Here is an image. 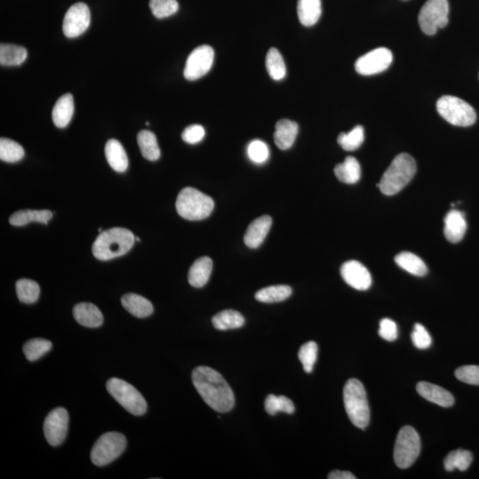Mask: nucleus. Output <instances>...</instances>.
<instances>
[{
  "instance_id": "obj_4",
  "label": "nucleus",
  "mask_w": 479,
  "mask_h": 479,
  "mask_svg": "<svg viewBox=\"0 0 479 479\" xmlns=\"http://www.w3.org/2000/svg\"><path fill=\"white\" fill-rule=\"evenodd\" d=\"M343 403L347 415L357 428L365 429L370 420L368 398L364 385L359 380H348L343 388Z\"/></svg>"
},
{
  "instance_id": "obj_39",
  "label": "nucleus",
  "mask_w": 479,
  "mask_h": 479,
  "mask_svg": "<svg viewBox=\"0 0 479 479\" xmlns=\"http://www.w3.org/2000/svg\"><path fill=\"white\" fill-rule=\"evenodd\" d=\"M364 138V128L362 125H357L348 134H340L338 142L343 150L355 151L362 146Z\"/></svg>"
},
{
  "instance_id": "obj_22",
  "label": "nucleus",
  "mask_w": 479,
  "mask_h": 479,
  "mask_svg": "<svg viewBox=\"0 0 479 479\" xmlns=\"http://www.w3.org/2000/svg\"><path fill=\"white\" fill-rule=\"evenodd\" d=\"M74 115V99L71 94H66L59 98L52 108V118L55 127H68Z\"/></svg>"
},
{
  "instance_id": "obj_43",
  "label": "nucleus",
  "mask_w": 479,
  "mask_h": 479,
  "mask_svg": "<svg viewBox=\"0 0 479 479\" xmlns=\"http://www.w3.org/2000/svg\"><path fill=\"white\" fill-rule=\"evenodd\" d=\"M411 338L413 343L418 349H428L432 343V339L427 329L419 323H416L415 325L414 330L411 334Z\"/></svg>"
},
{
  "instance_id": "obj_21",
  "label": "nucleus",
  "mask_w": 479,
  "mask_h": 479,
  "mask_svg": "<svg viewBox=\"0 0 479 479\" xmlns=\"http://www.w3.org/2000/svg\"><path fill=\"white\" fill-rule=\"evenodd\" d=\"M121 302L124 308L137 318H147L154 312L153 305L150 300L138 294H125L122 296Z\"/></svg>"
},
{
  "instance_id": "obj_6",
  "label": "nucleus",
  "mask_w": 479,
  "mask_h": 479,
  "mask_svg": "<svg viewBox=\"0 0 479 479\" xmlns=\"http://www.w3.org/2000/svg\"><path fill=\"white\" fill-rule=\"evenodd\" d=\"M106 386L112 397L131 415L140 416L147 412L146 399L130 383L113 378L108 380Z\"/></svg>"
},
{
  "instance_id": "obj_24",
  "label": "nucleus",
  "mask_w": 479,
  "mask_h": 479,
  "mask_svg": "<svg viewBox=\"0 0 479 479\" xmlns=\"http://www.w3.org/2000/svg\"><path fill=\"white\" fill-rule=\"evenodd\" d=\"M105 155L112 169L117 173H124L127 170L129 161L127 153L120 142L110 140L105 147Z\"/></svg>"
},
{
  "instance_id": "obj_29",
  "label": "nucleus",
  "mask_w": 479,
  "mask_h": 479,
  "mask_svg": "<svg viewBox=\"0 0 479 479\" xmlns=\"http://www.w3.org/2000/svg\"><path fill=\"white\" fill-rule=\"evenodd\" d=\"M138 145L142 155L147 160L157 161L159 159L161 151L158 146L157 137L150 131H141L137 137Z\"/></svg>"
},
{
  "instance_id": "obj_45",
  "label": "nucleus",
  "mask_w": 479,
  "mask_h": 479,
  "mask_svg": "<svg viewBox=\"0 0 479 479\" xmlns=\"http://www.w3.org/2000/svg\"><path fill=\"white\" fill-rule=\"evenodd\" d=\"M206 136V130L200 124H192L185 129L183 135V140L188 144L194 145L199 143Z\"/></svg>"
},
{
  "instance_id": "obj_33",
  "label": "nucleus",
  "mask_w": 479,
  "mask_h": 479,
  "mask_svg": "<svg viewBox=\"0 0 479 479\" xmlns=\"http://www.w3.org/2000/svg\"><path fill=\"white\" fill-rule=\"evenodd\" d=\"M266 65V71L273 80L280 81L285 78L287 73L286 64L282 55L276 48H271L267 52Z\"/></svg>"
},
{
  "instance_id": "obj_11",
  "label": "nucleus",
  "mask_w": 479,
  "mask_h": 479,
  "mask_svg": "<svg viewBox=\"0 0 479 479\" xmlns=\"http://www.w3.org/2000/svg\"><path fill=\"white\" fill-rule=\"evenodd\" d=\"M214 56V50L211 46H198L187 57L184 69L185 78L194 81L206 76L213 67Z\"/></svg>"
},
{
  "instance_id": "obj_40",
  "label": "nucleus",
  "mask_w": 479,
  "mask_h": 479,
  "mask_svg": "<svg viewBox=\"0 0 479 479\" xmlns=\"http://www.w3.org/2000/svg\"><path fill=\"white\" fill-rule=\"evenodd\" d=\"M150 8L155 17L164 19L176 14L180 6L177 0H150Z\"/></svg>"
},
{
  "instance_id": "obj_32",
  "label": "nucleus",
  "mask_w": 479,
  "mask_h": 479,
  "mask_svg": "<svg viewBox=\"0 0 479 479\" xmlns=\"http://www.w3.org/2000/svg\"><path fill=\"white\" fill-rule=\"evenodd\" d=\"M292 287L287 285H276L264 287L256 293L257 301L261 303H278L292 296Z\"/></svg>"
},
{
  "instance_id": "obj_2",
  "label": "nucleus",
  "mask_w": 479,
  "mask_h": 479,
  "mask_svg": "<svg viewBox=\"0 0 479 479\" xmlns=\"http://www.w3.org/2000/svg\"><path fill=\"white\" fill-rule=\"evenodd\" d=\"M134 241L130 230L114 227L99 234L92 245V253L99 260L113 259L127 254L133 248Z\"/></svg>"
},
{
  "instance_id": "obj_36",
  "label": "nucleus",
  "mask_w": 479,
  "mask_h": 479,
  "mask_svg": "<svg viewBox=\"0 0 479 479\" xmlns=\"http://www.w3.org/2000/svg\"><path fill=\"white\" fill-rule=\"evenodd\" d=\"M52 343L49 340L34 338L23 345V352L29 362H36L51 351Z\"/></svg>"
},
{
  "instance_id": "obj_27",
  "label": "nucleus",
  "mask_w": 479,
  "mask_h": 479,
  "mask_svg": "<svg viewBox=\"0 0 479 479\" xmlns=\"http://www.w3.org/2000/svg\"><path fill=\"white\" fill-rule=\"evenodd\" d=\"M334 171L336 178L346 184H355L362 176L361 164L353 157H346L343 163L336 165Z\"/></svg>"
},
{
  "instance_id": "obj_14",
  "label": "nucleus",
  "mask_w": 479,
  "mask_h": 479,
  "mask_svg": "<svg viewBox=\"0 0 479 479\" xmlns=\"http://www.w3.org/2000/svg\"><path fill=\"white\" fill-rule=\"evenodd\" d=\"M69 429V414L64 408L49 413L44 422V434L52 447H58L65 441Z\"/></svg>"
},
{
  "instance_id": "obj_31",
  "label": "nucleus",
  "mask_w": 479,
  "mask_h": 479,
  "mask_svg": "<svg viewBox=\"0 0 479 479\" xmlns=\"http://www.w3.org/2000/svg\"><path fill=\"white\" fill-rule=\"evenodd\" d=\"M27 50L22 46L2 44L0 45V64L2 66H20L27 59Z\"/></svg>"
},
{
  "instance_id": "obj_12",
  "label": "nucleus",
  "mask_w": 479,
  "mask_h": 479,
  "mask_svg": "<svg viewBox=\"0 0 479 479\" xmlns=\"http://www.w3.org/2000/svg\"><path fill=\"white\" fill-rule=\"evenodd\" d=\"M91 13L87 4L79 2L71 6L64 16L62 29L66 37L75 38L81 36L90 26Z\"/></svg>"
},
{
  "instance_id": "obj_10",
  "label": "nucleus",
  "mask_w": 479,
  "mask_h": 479,
  "mask_svg": "<svg viewBox=\"0 0 479 479\" xmlns=\"http://www.w3.org/2000/svg\"><path fill=\"white\" fill-rule=\"evenodd\" d=\"M448 0H428L419 13L418 22L422 31L429 36L436 34L438 29L448 24Z\"/></svg>"
},
{
  "instance_id": "obj_3",
  "label": "nucleus",
  "mask_w": 479,
  "mask_h": 479,
  "mask_svg": "<svg viewBox=\"0 0 479 479\" xmlns=\"http://www.w3.org/2000/svg\"><path fill=\"white\" fill-rule=\"evenodd\" d=\"M416 163L410 155L399 154L383 173L378 187L385 196L398 194L414 178Z\"/></svg>"
},
{
  "instance_id": "obj_16",
  "label": "nucleus",
  "mask_w": 479,
  "mask_h": 479,
  "mask_svg": "<svg viewBox=\"0 0 479 479\" xmlns=\"http://www.w3.org/2000/svg\"><path fill=\"white\" fill-rule=\"evenodd\" d=\"M273 220L270 216H262L251 222L244 236V243L250 249H257L265 241L269 233Z\"/></svg>"
},
{
  "instance_id": "obj_37",
  "label": "nucleus",
  "mask_w": 479,
  "mask_h": 479,
  "mask_svg": "<svg viewBox=\"0 0 479 479\" xmlns=\"http://www.w3.org/2000/svg\"><path fill=\"white\" fill-rule=\"evenodd\" d=\"M265 408L267 414L276 415L277 413L283 412L292 415L295 412V406L289 398L285 396H276L270 394L267 396L265 401Z\"/></svg>"
},
{
  "instance_id": "obj_38",
  "label": "nucleus",
  "mask_w": 479,
  "mask_h": 479,
  "mask_svg": "<svg viewBox=\"0 0 479 479\" xmlns=\"http://www.w3.org/2000/svg\"><path fill=\"white\" fill-rule=\"evenodd\" d=\"M24 157V150L21 145L9 138L0 140V159L6 163H16Z\"/></svg>"
},
{
  "instance_id": "obj_35",
  "label": "nucleus",
  "mask_w": 479,
  "mask_h": 479,
  "mask_svg": "<svg viewBox=\"0 0 479 479\" xmlns=\"http://www.w3.org/2000/svg\"><path fill=\"white\" fill-rule=\"evenodd\" d=\"M16 294L20 301L24 303H34L41 295V287L34 280L21 279L16 283Z\"/></svg>"
},
{
  "instance_id": "obj_9",
  "label": "nucleus",
  "mask_w": 479,
  "mask_h": 479,
  "mask_svg": "<svg viewBox=\"0 0 479 479\" xmlns=\"http://www.w3.org/2000/svg\"><path fill=\"white\" fill-rule=\"evenodd\" d=\"M421 452V439L411 426H404L399 431L394 447L395 464L408 469L415 464Z\"/></svg>"
},
{
  "instance_id": "obj_34",
  "label": "nucleus",
  "mask_w": 479,
  "mask_h": 479,
  "mask_svg": "<svg viewBox=\"0 0 479 479\" xmlns=\"http://www.w3.org/2000/svg\"><path fill=\"white\" fill-rule=\"evenodd\" d=\"M472 461H473V455L470 451L458 449V450L449 452L445 459L444 466L445 471L449 472L454 471L455 469L465 471L470 467Z\"/></svg>"
},
{
  "instance_id": "obj_25",
  "label": "nucleus",
  "mask_w": 479,
  "mask_h": 479,
  "mask_svg": "<svg viewBox=\"0 0 479 479\" xmlns=\"http://www.w3.org/2000/svg\"><path fill=\"white\" fill-rule=\"evenodd\" d=\"M322 12V0H299L297 2V15L301 24L306 27L316 24Z\"/></svg>"
},
{
  "instance_id": "obj_42",
  "label": "nucleus",
  "mask_w": 479,
  "mask_h": 479,
  "mask_svg": "<svg viewBox=\"0 0 479 479\" xmlns=\"http://www.w3.org/2000/svg\"><path fill=\"white\" fill-rule=\"evenodd\" d=\"M247 153L253 163L262 164L269 158V148L266 142L260 140L251 141L248 146Z\"/></svg>"
},
{
  "instance_id": "obj_17",
  "label": "nucleus",
  "mask_w": 479,
  "mask_h": 479,
  "mask_svg": "<svg viewBox=\"0 0 479 479\" xmlns=\"http://www.w3.org/2000/svg\"><path fill=\"white\" fill-rule=\"evenodd\" d=\"M419 395L427 399L428 401L435 403L442 408H450L455 404V398L448 389L441 386L427 382H420L416 386Z\"/></svg>"
},
{
  "instance_id": "obj_7",
  "label": "nucleus",
  "mask_w": 479,
  "mask_h": 479,
  "mask_svg": "<svg viewBox=\"0 0 479 479\" xmlns=\"http://www.w3.org/2000/svg\"><path fill=\"white\" fill-rule=\"evenodd\" d=\"M437 110L445 120L455 127H471L477 120L474 108L455 96L445 95L439 99Z\"/></svg>"
},
{
  "instance_id": "obj_28",
  "label": "nucleus",
  "mask_w": 479,
  "mask_h": 479,
  "mask_svg": "<svg viewBox=\"0 0 479 479\" xmlns=\"http://www.w3.org/2000/svg\"><path fill=\"white\" fill-rule=\"evenodd\" d=\"M395 262L406 272L415 276H424L428 273L427 266L418 256L411 252H401L395 257Z\"/></svg>"
},
{
  "instance_id": "obj_30",
  "label": "nucleus",
  "mask_w": 479,
  "mask_h": 479,
  "mask_svg": "<svg viewBox=\"0 0 479 479\" xmlns=\"http://www.w3.org/2000/svg\"><path fill=\"white\" fill-rule=\"evenodd\" d=\"M245 323V319L239 312L234 310H224L217 313L213 318L215 329L219 330H229L242 328Z\"/></svg>"
},
{
  "instance_id": "obj_41",
  "label": "nucleus",
  "mask_w": 479,
  "mask_h": 479,
  "mask_svg": "<svg viewBox=\"0 0 479 479\" xmlns=\"http://www.w3.org/2000/svg\"><path fill=\"white\" fill-rule=\"evenodd\" d=\"M318 358V345L313 341L307 342L301 346L299 352V359L306 373L313 372V366Z\"/></svg>"
},
{
  "instance_id": "obj_5",
  "label": "nucleus",
  "mask_w": 479,
  "mask_h": 479,
  "mask_svg": "<svg viewBox=\"0 0 479 479\" xmlns=\"http://www.w3.org/2000/svg\"><path fill=\"white\" fill-rule=\"evenodd\" d=\"M176 209L178 215L185 220H203L213 213L214 201L196 188L186 187L178 194Z\"/></svg>"
},
{
  "instance_id": "obj_26",
  "label": "nucleus",
  "mask_w": 479,
  "mask_h": 479,
  "mask_svg": "<svg viewBox=\"0 0 479 479\" xmlns=\"http://www.w3.org/2000/svg\"><path fill=\"white\" fill-rule=\"evenodd\" d=\"M52 211L48 210H25L16 211L9 217V223L12 226L22 227L31 222L48 224L52 219Z\"/></svg>"
},
{
  "instance_id": "obj_23",
  "label": "nucleus",
  "mask_w": 479,
  "mask_h": 479,
  "mask_svg": "<svg viewBox=\"0 0 479 479\" xmlns=\"http://www.w3.org/2000/svg\"><path fill=\"white\" fill-rule=\"evenodd\" d=\"M213 263L209 257H200L194 261L188 272V283L194 287L206 286L209 282Z\"/></svg>"
},
{
  "instance_id": "obj_19",
  "label": "nucleus",
  "mask_w": 479,
  "mask_h": 479,
  "mask_svg": "<svg viewBox=\"0 0 479 479\" xmlns=\"http://www.w3.org/2000/svg\"><path fill=\"white\" fill-rule=\"evenodd\" d=\"M73 316L79 324L87 328H99L103 324V315L94 303H78L74 306Z\"/></svg>"
},
{
  "instance_id": "obj_18",
  "label": "nucleus",
  "mask_w": 479,
  "mask_h": 479,
  "mask_svg": "<svg viewBox=\"0 0 479 479\" xmlns=\"http://www.w3.org/2000/svg\"><path fill=\"white\" fill-rule=\"evenodd\" d=\"M467 231L464 214L462 211L452 210L445 219L444 233L447 240L452 243L461 242Z\"/></svg>"
},
{
  "instance_id": "obj_46",
  "label": "nucleus",
  "mask_w": 479,
  "mask_h": 479,
  "mask_svg": "<svg viewBox=\"0 0 479 479\" xmlns=\"http://www.w3.org/2000/svg\"><path fill=\"white\" fill-rule=\"evenodd\" d=\"M379 336L386 341L393 342L398 338V327L391 319H383L380 322Z\"/></svg>"
},
{
  "instance_id": "obj_13",
  "label": "nucleus",
  "mask_w": 479,
  "mask_h": 479,
  "mask_svg": "<svg viewBox=\"0 0 479 479\" xmlns=\"http://www.w3.org/2000/svg\"><path fill=\"white\" fill-rule=\"evenodd\" d=\"M392 59V52L388 48H376L357 59L355 69L363 76L379 74L391 66Z\"/></svg>"
},
{
  "instance_id": "obj_44",
  "label": "nucleus",
  "mask_w": 479,
  "mask_h": 479,
  "mask_svg": "<svg viewBox=\"0 0 479 479\" xmlns=\"http://www.w3.org/2000/svg\"><path fill=\"white\" fill-rule=\"evenodd\" d=\"M455 376L469 385H479V366H464L457 369Z\"/></svg>"
},
{
  "instance_id": "obj_20",
  "label": "nucleus",
  "mask_w": 479,
  "mask_h": 479,
  "mask_svg": "<svg viewBox=\"0 0 479 479\" xmlns=\"http://www.w3.org/2000/svg\"><path fill=\"white\" fill-rule=\"evenodd\" d=\"M299 134V125L289 119H282L277 122L273 138L276 146L282 150H287L293 146Z\"/></svg>"
},
{
  "instance_id": "obj_15",
  "label": "nucleus",
  "mask_w": 479,
  "mask_h": 479,
  "mask_svg": "<svg viewBox=\"0 0 479 479\" xmlns=\"http://www.w3.org/2000/svg\"><path fill=\"white\" fill-rule=\"evenodd\" d=\"M341 276L349 286L357 290L369 289L372 284L371 274L359 261L350 260L343 264Z\"/></svg>"
},
{
  "instance_id": "obj_1",
  "label": "nucleus",
  "mask_w": 479,
  "mask_h": 479,
  "mask_svg": "<svg viewBox=\"0 0 479 479\" xmlns=\"http://www.w3.org/2000/svg\"><path fill=\"white\" fill-rule=\"evenodd\" d=\"M192 381L201 399L213 410L220 413L232 410L236 402L234 392L216 370L209 366H198L192 373Z\"/></svg>"
},
{
  "instance_id": "obj_47",
  "label": "nucleus",
  "mask_w": 479,
  "mask_h": 479,
  "mask_svg": "<svg viewBox=\"0 0 479 479\" xmlns=\"http://www.w3.org/2000/svg\"><path fill=\"white\" fill-rule=\"evenodd\" d=\"M328 478L329 479H355V475L349 471H334L330 472Z\"/></svg>"
},
{
  "instance_id": "obj_8",
  "label": "nucleus",
  "mask_w": 479,
  "mask_h": 479,
  "mask_svg": "<svg viewBox=\"0 0 479 479\" xmlns=\"http://www.w3.org/2000/svg\"><path fill=\"white\" fill-rule=\"evenodd\" d=\"M127 438L120 432H107L96 441L91 452L92 464L102 467L111 464L127 448Z\"/></svg>"
}]
</instances>
